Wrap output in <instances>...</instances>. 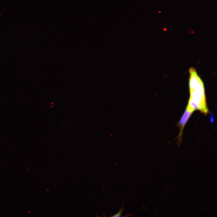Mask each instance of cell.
<instances>
[{
	"instance_id": "cell-1",
	"label": "cell",
	"mask_w": 217,
	"mask_h": 217,
	"mask_svg": "<svg viewBox=\"0 0 217 217\" xmlns=\"http://www.w3.org/2000/svg\"><path fill=\"white\" fill-rule=\"evenodd\" d=\"M189 73L190 97L187 107L193 112L199 110L206 115L209 111L203 83L194 69L190 68Z\"/></svg>"
},
{
	"instance_id": "cell-2",
	"label": "cell",
	"mask_w": 217,
	"mask_h": 217,
	"mask_svg": "<svg viewBox=\"0 0 217 217\" xmlns=\"http://www.w3.org/2000/svg\"><path fill=\"white\" fill-rule=\"evenodd\" d=\"M193 112L186 107L184 113L178 123V126L180 131L177 138H178L179 143H180L181 141L184 127Z\"/></svg>"
},
{
	"instance_id": "cell-3",
	"label": "cell",
	"mask_w": 217,
	"mask_h": 217,
	"mask_svg": "<svg viewBox=\"0 0 217 217\" xmlns=\"http://www.w3.org/2000/svg\"><path fill=\"white\" fill-rule=\"evenodd\" d=\"M122 205L121 207L120 210L119 212L116 214H115L114 215L112 216V217H119L121 216V215L122 213V212L123 211V209H122Z\"/></svg>"
}]
</instances>
